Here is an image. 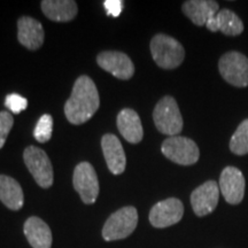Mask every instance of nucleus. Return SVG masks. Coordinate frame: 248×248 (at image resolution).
I'll use <instances>...</instances> for the list:
<instances>
[{"instance_id": "obj_1", "label": "nucleus", "mask_w": 248, "mask_h": 248, "mask_svg": "<svg viewBox=\"0 0 248 248\" xmlns=\"http://www.w3.org/2000/svg\"><path fill=\"white\" fill-rule=\"evenodd\" d=\"M100 105L98 89L89 76H80L74 84L70 98L64 105V114L71 124L88 122Z\"/></svg>"}, {"instance_id": "obj_2", "label": "nucleus", "mask_w": 248, "mask_h": 248, "mask_svg": "<svg viewBox=\"0 0 248 248\" xmlns=\"http://www.w3.org/2000/svg\"><path fill=\"white\" fill-rule=\"evenodd\" d=\"M151 53L157 66L175 69L184 61L185 51L181 43L164 33L155 35L151 42Z\"/></svg>"}, {"instance_id": "obj_3", "label": "nucleus", "mask_w": 248, "mask_h": 248, "mask_svg": "<svg viewBox=\"0 0 248 248\" xmlns=\"http://www.w3.org/2000/svg\"><path fill=\"white\" fill-rule=\"evenodd\" d=\"M138 224V212L135 207H123L111 214L102 228V238L106 241L128 238Z\"/></svg>"}, {"instance_id": "obj_4", "label": "nucleus", "mask_w": 248, "mask_h": 248, "mask_svg": "<svg viewBox=\"0 0 248 248\" xmlns=\"http://www.w3.org/2000/svg\"><path fill=\"white\" fill-rule=\"evenodd\" d=\"M155 126L163 135L178 136L183 130V117L177 102L172 97H163L153 111Z\"/></svg>"}, {"instance_id": "obj_5", "label": "nucleus", "mask_w": 248, "mask_h": 248, "mask_svg": "<svg viewBox=\"0 0 248 248\" xmlns=\"http://www.w3.org/2000/svg\"><path fill=\"white\" fill-rule=\"evenodd\" d=\"M161 151L164 156L181 166H191L197 163L200 157L198 145L192 139L182 136L167 138L162 142Z\"/></svg>"}, {"instance_id": "obj_6", "label": "nucleus", "mask_w": 248, "mask_h": 248, "mask_svg": "<svg viewBox=\"0 0 248 248\" xmlns=\"http://www.w3.org/2000/svg\"><path fill=\"white\" fill-rule=\"evenodd\" d=\"M23 160L40 187L48 188L53 185V167L44 151L36 146L27 147L23 152Z\"/></svg>"}, {"instance_id": "obj_7", "label": "nucleus", "mask_w": 248, "mask_h": 248, "mask_svg": "<svg viewBox=\"0 0 248 248\" xmlns=\"http://www.w3.org/2000/svg\"><path fill=\"white\" fill-rule=\"evenodd\" d=\"M218 70L229 84L237 88L248 85V59L239 52H228L218 62Z\"/></svg>"}, {"instance_id": "obj_8", "label": "nucleus", "mask_w": 248, "mask_h": 248, "mask_svg": "<svg viewBox=\"0 0 248 248\" xmlns=\"http://www.w3.org/2000/svg\"><path fill=\"white\" fill-rule=\"evenodd\" d=\"M73 184L83 202L86 204L95 202L99 195V181L91 163L77 164L74 170Z\"/></svg>"}, {"instance_id": "obj_9", "label": "nucleus", "mask_w": 248, "mask_h": 248, "mask_svg": "<svg viewBox=\"0 0 248 248\" xmlns=\"http://www.w3.org/2000/svg\"><path fill=\"white\" fill-rule=\"evenodd\" d=\"M184 215V206L176 198L155 203L150 212V222L154 228L164 229L178 223Z\"/></svg>"}, {"instance_id": "obj_10", "label": "nucleus", "mask_w": 248, "mask_h": 248, "mask_svg": "<svg viewBox=\"0 0 248 248\" xmlns=\"http://www.w3.org/2000/svg\"><path fill=\"white\" fill-rule=\"evenodd\" d=\"M219 199V186L215 181H208L192 192L191 204L197 216L209 215L216 209Z\"/></svg>"}, {"instance_id": "obj_11", "label": "nucleus", "mask_w": 248, "mask_h": 248, "mask_svg": "<svg viewBox=\"0 0 248 248\" xmlns=\"http://www.w3.org/2000/svg\"><path fill=\"white\" fill-rule=\"evenodd\" d=\"M245 177L235 167H226L219 177V190L225 201L230 204H239L245 197Z\"/></svg>"}, {"instance_id": "obj_12", "label": "nucleus", "mask_w": 248, "mask_h": 248, "mask_svg": "<svg viewBox=\"0 0 248 248\" xmlns=\"http://www.w3.org/2000/svg\"><path fill=\"white\" fill-rule=\"evenodd\" d=\"M98 64L102 69L110 73L120 79H130L135 74V66L131 59L122 52H102L97 58Z\"/></svg>"}, {"instance_id": "obj_13", "label": "nucleus", "mask_w": 248, "mask_h": 248, "mask_svg": "<svg viewBox=\"0 0 248 248\" xmlns=\"http://www.w3.org/2000/svg\"><path fill=\"white\" fill-rule=\"evenodd\" d=\"M101 147L110 172L121 175L125 170L126 156L120 139L115 135L107 133L101 139Z\"/></svg>"}, {"instance_id": "obj_14", "label": "nucleus", "mask_w": 248, "mask_h": 248, "mask_svg": "<svg viewBox=\"0 0 248 248\" xmlns=\"http://www.w3.org/2000/svg\"><path fill=\"white\" fill-rule=\"evenodd\" d=\"M44 28L36 18L23 16L17 21V39L24 47L35 51L44 43Z\"/></svg>"}, {"instance_id": "obj_15", "label": "nucleus", "mask_w": 248, "mask_h": 248, "mask_svg": "<svg viewBox=\"0 0 248 248\" xmlns=\"http://www.w3.org/2000/svg\"><path fill=\"white\" fill-rule=\"evenodd\" d=\"M183 12L195 26H206L219 11V5L214 0H188L182 6Z\"/></svg>"}, {"instance_id": "obj_16", "label": "nucleus", "mask_w": 248, "mask_h": 248, "mask_svg": "<svg viewBox=\"0 0 248 248\" xmlns=\"http://www.w3.org/2000/svg\"><path fill=\"white\" fill-rule=\"evenodd\" d=\"M23 232L32 248H51L53 241L51 229L39 217H29L24 223Z\"/></svg>"}, {"instance_id": "obj_17", "label": "nucleus", "mask_w": 248, "mask_h": 248, "mask_svg": "<svg viewBox=\"0 0 248 248\" xmlns=\"http://www.w3.org/2000/svg\"><path fill=\"white\" fill-rule=\"evenodd\" d=\"M117 128L126 141L138 144L144 137L140 117L133 109L124 108L117 116Z\"/></svg>"}, {"instance_id": "obj_18", "label": "nucleus", "mask_w": 248, "mask_h": 248, "mask_svg": "<svg viewBox=\"0 0 248 248\" xmlns=\"http://www.w3.org/2000/svg\"><path fill=\"white\" fill-rule=\"evenodd\" d=\"M42 11L54 22H68L77 15V4L74 0H44Z\"/></svg>"}, {"instance_id": "obj_19", "label": "nucleus", "mask_w": 248, "mask_h": 248, "mask_svg": "<svg viewBox=\"0 0 248 248\" xmlns=\"http://www.w3.org/2000/svg\"><path fill=\"white\" fill-rule=\"evenodd\" d=\"M0 201L12 210H20L23 207L22 187L17 181L9 176L0 175Z\"/></svg>"}, {"instance_id": "obj_20", "label": "nucleus", "mask_w": 248, "mask_h": 248, "mask_svg": "<svg viewBox=\"0 0 248 248\" xmlns=\"http://www.w3.org/2000/svg\"><path fill=\"white\" fill-rule=\"evenodd\" d=\"M218 29L225 36H239L244 31V23L234 12L228 8L219 9L216 14Z\"/></svg>"}, {"instance_id": "obj_21", "label": "nucleus", "mask_w": 248, "mask_h": 248, "mask_svg": "<svg viewBox=\"0 0 248 248\" xmlns=\"http://www.w3.org/2000/svg\"><path fill=\"white\" fill-rule=\"evenodd\" d=\"M230 150L232 153L237 155L248 153V119L244 120L232 135Z\"/></svg>"}, {"instance_id": "obj_22", "label": "nucleus", "mask_w": 248, "mask_h": 248, "mask_svg": "<svg viewBox=\"0 0 248 248\" xmlns=\"http://www.w3.org/2000/svg\"><path fill=\"white\" fill-rule=\"evenodd\" d=\"M52 132H53V119L48 114H45L37 122L33 136L37 141L47 142L52 137Z\"/></svg>"}, {"instance_id": "obj_23", "label": "nucleus", "mask_w": 248, "mask_h": 248, "mask_svg": "<svg viewBox=\"0 0 248 248\" xmlns=\"http://www.w3.org/2000/svg\"><path fill=\"white\" fill-rule=\"evenodd\" d=\"M5 106L8 108L12 113L20 114L23 110L27 109L28 107V100L22 95L16 94V93H12L8 94L5 99Z\"/></svg>"}, {"instance_id": "obj_24", "label": "nucleus", "mask_w": 248, "mask_h": 248, "mask_svg": "<svg viewBox=\"0 0 248 248\" xmlns=\"http://www.w3.org/2000/svg\"><path fill=\"white\" fill-rule=\"evenodd\" d=\"M14 119L13 115L8 111H0V148L5 145L8 133L13 128Z\"/></svg>"}, {"instance_id": "obj_25", "label": "nucleus", "mask_w": 248, "mask_h": 248, "mask_svg": "<svg viewBox=\"0 0 248 248\" xmlns=\"http://www.w3.org/2000/svg\"><path fill=\"white\" fill-rule=\"evenodd\" d=\"M105 9H106L107 15L113 17L120 16L123 9V1L122 0H106L104 2Z\"/></svg>"}, {"instance_id": "obj_26", "label": "nucleus", "mask_w": 248, "mask_h": 248, "mask_svg": "<svg viewBox=\"0 0 248 248\" xmlns=\"http://www.w3.org/2000/svg\"><path fill=\"white\" fill-rule=\"evenodd\" d=\"M206 27H207V29L212 31V32H217V31H219L218 23H217V20H216V15L214 17L210 18L208 22L206 23Z\"/></svg>"}]
</instances>
